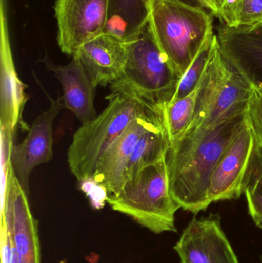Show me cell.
<instances>
[{"label": "cell", "mask_w": 262, "mask_h": 263, "mask_svg": "<svg viewBox=\"0 0 262 263\" xmlns=\"http://www.w3.org/2000/svg\"><path fill=\"white\" fill-rule=\"evenodd\" d=\"M160 111L146 110L135 117L98 161L92 182L108 196L117 194L123 188L134 149L144 133L161 118Z\"/></svg>", "instance_id": "9"}, {"label": "cell", "mask_w": 262, "mask_h": 263, "mask_svg": "<svg viewBox=\"0 0 262 263\" xmlns=\"http://www.w3.org/2000/svg\"><path fill=\"white\" fill-rule=\"evenodd\" d=\"M149 0H108L105 32L126 43L139 36L147 27Z\"/></svg>", "instance_id": "17"}, {"label": "cell", "mask_w": 262, "mask_h": 263, "mask_svg": "<svg viewBox=\"0 0 262 263\" xmlns=\"http://www.w3.org/2000/svg\"><path fill=\"white\" fill-rule=\"evenodd\" d=\"M174 250L182 263H239L218 215L192 219Z\"/></svg>", "instance_id": "8"}, {"label": "cell", "mask_w": 262, "mask_h": 263, "mask_svg": "<svg viewBox=\"0 0 262 263\" xmlns=\"http://www.w3.org/2000/svg\"><path fill=\"white\" fill-rule=\"evenodd\" d=\"M2 223L10 233L20 262L41 263L38 223L31 212L28 195L18 182L12 168L6 196L2 202Z\"/></svg>", "instance_id": "12"}, {"label": "cell", "mask_w": 262, "mask_h": 263, "mask_svg": "<svg viewBox=\"0 0 262 263\" xmlns=\"http://www.w3.org/2000/svg\"><path fill=\"white\" fill-rule=\"evenodd\" d=\"M246 112L206 129L187 132L166 156L171 193L180 209L196 213L210 205L212 173L229 144L246 124Z\"/></svg>", "instance_id": "1"}, {"label": "cell", "mask_w": 262, "mask_h": 263, "mask_svg": "<svg viewBox=\"0 0 262 263\" xmlns=\"http://www.w3.org/2000/svg\"><path fill=\"white\" fill-rule=\"evenodd\" d=\"M148 28L174 72L181 78L208 39L213 20L204 8L179 0H149Z\"/></svg>", "instance_id": "2"}, {"label": "cell", "mask_w": 262, "mask_h": 263, "mask_svg": "<svg viewBox=\"0 0 262 263\" xmlns=\"http://www.w3.org/2000/svg\"><path fill=\"white\" fill-rule=\"evenodd\" d=\"M43 62L63 86L65 108L72 111L82 124L94 120L98 116L94 106L97 87L79 60L73 55L69 64L59 66L54 64L46 55Z\"/></svg>", "instance_id": "16"}, {"label": "cell", "mask_w": 262, "mask_h": 263, "mask_svg": "<svg viewBox=\"0 0 262 263\" xmlns=\"http://www.w3.org/2000/svg\"><path fill=\"white\" fill-rule=\"evenodd\" d=\"M246 201L248 210L251 217L258 228L262 229V196L246 190Z\"/></svg>", "instance_id": "25"}, {"label": "cell", "mask_w": 262, "mask_h": 263, "mask_svg": "<svg viewBox=\"0 0 262 263\" xmlns=\"http://www.w3.org/2000/svg\"><path fill=\"white\" fill-rule=\"evenodd\" d=\"M106 201L152 233L177 232L175 216L180 208L171 193L166 157L140 170Z\"/></svg>", "instance_id": "4"}, {"label": "cell", "mask_w": 262, "mask_h": 263, "mask_svg": "<svg viewBox=\"0 0 262 263\" xmlns=\"http://www.w3.org/2000/svg\"><path fill=\"white\" fill-rule=\"evenodd\" d=\"M246 190L262 196V151L255 148L252 153L245 179V191Z\"/></svg>", "instance_id": "24"}, {"label": "cell", "mask_w": 262, "mask_h": 263, "mask_svg": "<svg viewBox=\"0 0 262 263\" xmlns=\"http://www.w3.org/2000/svg\"><path fill=\"white\" fill-rule=\"evenodd\" d=\"M107 107L94 120L83 123L72 137L67 160L72 175L79 182L93 180L98 161L106 150L146 109L132 98L110 93Z\"/></svg>", "instance_id": "6"}, {"label": "cell", "mask_w": 262, "mask_h": 263, "mask_svg": "<svg viewBox=\"0 0 262 263\" xmlns=\"http://www.w3.org/2000/svg\"><path fill=\"white\" fill-rule=\"evenodd\" d=\"M179 1L183 2V3H187V4L192 5V6H200L199 3H198L197 0H179Z\"/></svg>", "instance_id": "27"}, {"label": "cell", "mask_w": 262, "mask_h": 263, "mask_svg": "<svg viewBox=\"0 0 262 263\" xmlns=\"http://www.w3.org/2000/svg\"><path fill=\"white\" fill-rule=\"evenodd\" d=\"M129 46V43L104 32L83 44L74 55L96 87L110 86L124 74Z\"/></svg>", "instance_id": "14"}, {"label": "cell", "mask_w": 262, "mask_h": 263, "mask_svg": "<svg viewBox=\"0 0 262 263\" xmlns=\"http://www.w3.org/2000/svg\"><path fill=\"white\" fill-rule=\"evenodd\" d=\"M180 79L158 49L147 26L138 38L129 43L124 74L110 85L111 93L133 99L148 110L158 112L173 98Z\"/></svg>", "instance_id": "3"}, {"label": "cell", "mask_w": 262, "mask_h": 263, "mask_svg": "<svg viewBox=\"0 0 262 263\" xmlns=\"http://www.w3.org/2000/svg\"><path fill=\"white\" fill-rule=\"evenodd\" d=\"M252 89V84L225 57L215 35L210 59L198 86L193 118L187 132L212 127L246 112Z\"/></svg>", "instance_id": "5"}, {"label": "cell", "mask_w": 262, "mask_h": 263, "mask_svg": "<svg viewBox=\"0 0 262 263\" xmlns=\"http://www.w3.org/2000/svg\"><path fill=\"white\" fill-rule=\"evenodd\" d=\"M50 107L35 119L24 140L18 145H13L11 153L14 174L27 195L29 178L33 168L49 162L53 157L52 125L65 106L63 97L56 100L50 98Z\"/></svg>", "instance_id": "11"}, {"label": "cell", "mask_w": 262, "mask_h": 263, "mask_svg": "<svg viewBox=\"0 0 262 263\" xmlns=\"http://www.w3.org/2000/svg\"><path fill=\"white\" fill-rule=\"evenodd\" d=\"M215 38V34L214 33L208 39L192 64L183 74L172 100L186 97L197 89L210 59Z\"/></svg>", "instance_id": "20"}, {"label": "cell", "mask_w": 262, "mask_h": 263, "mask_svg": "<svg viewBox=\"0 0 262 263\" xmlns=\"http://www.w3.org/2000/svg\"><path fill=\"white\" fill-rule=\"evenodd\" d=\"M232 1H233V0H231V1H230V2H229V3H231V2H232Z\"/></svg>", "instance_id": "28"}, {"label": "cell", "mask_w": 262, "mask_h": 263, "mask_svg": "<svg viewBox=\"0 0 262 263\" xmlns=\"http://www.w3.org/2000/svg\"><path fill=\"white\" fill-rule=\"evenodd\" d=\"M107 6L108 0H56L60 50L72 57L83 44L104 33Z\"/></svg>", "instance_id": "7"}, {"label": "cell", "mask_w": 262, "mask_h": 263, "mask_svg": "<svg viewBox=\"0 0 262 263\" xmlns=\"http://www.w3.org/2000/svg\"><path fill=\"white\" fill-rule=\"evenodd\" d=\"M198 87L192 93L172 100L161 109V115L171 144L181 139L188 131L195 111Z\"/></svg>", "instance_id": "19"}, {"label": "cell", "mask_w": 262, "mask_h": 263, "mask_svg": "<svg viewBox=\"0 0 262 263\" xmlns=\"http://www.w3.org/2000/svg\"><path fill=\"white\" fill-rule=\"evenodd\" d=\"M201 7L210 11L212 15L221 20L226 6L231 0H197Z\"/></svg>", "instance_id": "26"}, {"label": "cell", "mask_w": 262, "mask_h": 263, "mask_svg": "<svg viewBox=\"0 0 262 263\" xmlns=\"http://www.w3.org/2000/svg\"><path fill=\"white\" fill-rule=\"evenodd\" d=\"M252 86L246 111V123L253 136L255 149L262 151V83Z\"/></svg>", "instance_id": "22"}, {"label": "cell", "mask_w": 262, "mask_h": 263, "mask_svg": "<svg viewBox=\"0 0 262 263\" xmlns=\"http://www.w3.org/2000/svg\"><path fill=\"white\" fill-rule=\"evenodd\" d=\"M170 146V139L161 115L159 120L138 140L128 165L126 182L145 167L164 159Z\"/></svg>", "instance_id": "18"}, {"label": "cell", "mask_w": 262, "mask_h": 263, "mask_svg": "<svg viewBox=\"0 0 262 263\" xmlns=\"http://www.w3.org/2000/svg\"><path fill=\"white\" fill-rule=\"evenodd\" d=\"M221 22L230 27L262 23V0H233L226 6Z\"/></svg>", "instance_id": "21"}, {"label": "cell", "mask_w": 262, "mask_h": 263, "mask_svg": "<svg viewBox=\"0 0 262 263\" xmlns=\"http://www.w3.org/2000/svg\"><path fill=\"white\" fill-rule=\"evenodd\" d=\"M217 37L234 68L251 84L262 83V25L230 27L221 23Z\"/></svg>", "instance_id": "15"}, {"label": "cell", "mask_w": 262, "mask_h": 263, "mask_svg": "<svg viewBox=\"0 0 262 263\" xmlns=\"http://www.w3.org/2000/svg\"><path fill=\"white\" fill-rule=\"evenodd\" d=\"M27 87L18 78L14 65L8 23L7 0H0V126L15 133L17 128L29 131L23 120L29 100Z\"/></svg>", "instance_id": "10"}, {"label": "cell", "mask_w": 262, "mask_h": 263, "mask_svg": "<svg viewBox=\"0 0 262 263\" xmlns=\"http://www.w3.org/2000/svg\"><path fill=\"white\" fill-rule=\"evenodd\" d=\"M0 134H1V196L2 202H3L6 196L9 174L12 168L11 153L14 145V132L0 126Z\"/></svg>", "instance_id": "23"}, {"label": "cell", "mask_w": 262, "mask_h": 263, "mask_svg": "<svg viewBox=\"0 0 262 263\" xmlns=\"http://www.w3.org/2000/svg\"><path fill=\"white\" fill-rule=\"evenodd\" d=\"M254 148L253 136L246 123L225 150L212 173L209 189L210 204L238 199L244 193L245 179Z\"/></svg>", "instance_id": "13"}, {"label": "cell", "mask_w": 262, "mask_h": 263, "mask_svg": "<svg viewBox=\"0 0 262 263\" xmlns=\"http://www.w3.org/2000/svg\"><path fill=\"white\" fill-rule=\"evenodd\" d=\"M260 24H261V25H262V23H260Z\"/></svg>", "instance_id": "29"}]
</instances>
